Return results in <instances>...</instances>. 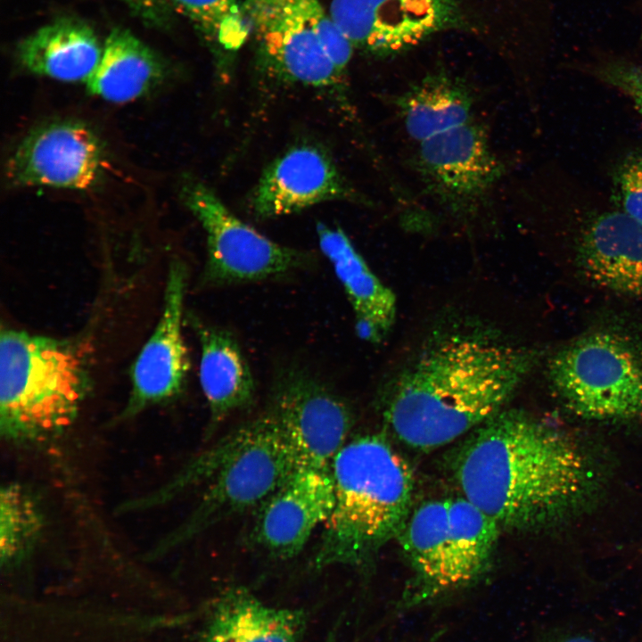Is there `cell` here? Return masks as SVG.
I'll use <instances>...</instances> for the list:
<instances>
[{
	"label": "cell",
	"mask_w": 642,
	"mask_h": 642,
	"mask_svg": "<svg viewBox=\"0 0 642 642\" xmlns=\"http://www.w3.org/2000/svg\"><path fill=\"white\" fill-rule=\"evenodd\" d=\"M462 496L501 531L551 528L583 514L605 476L590 449L520 409H502L473 431L454 467Z\"/></svg>",
	"instance_id": "obj_1"
},
{
	"label": "cell",
	"mask_w": 642,
	"mask_h": 642,
	"mask_svg": "<svg viewBox=\"0 0 642 642\" xmlns=\"http://www.w3.org/2000/svg\"><path fill=\"white\" fill-rule=\"evenodd\" d=\"M540 355L485 333L445 335L399 376L385 422L413 449L449 444L504 409Z\"/></svg>",
	"instance_id": "obj_2"
},
{
	"label": "cell",
	"mask_w": 642,
	"mask_h": 642,
	"mask_svg": "<svg viewBox=\"0 0 642 642\" xmlns=\"http://www.w3.org/2000/svg\"><path fill=\"white\" fill-rule=\"evenodd\" d=\"M330 471L334 505L313 566L364 568L404 527L412 511L413 472L389 442L375 434L347 441Z\"/></svg>",
	"instance_id": "obj_3"
},
{
	"label": "cell",
	"mask_w": 642,
	"mask_h": 642,
	"mask_svg": "<svg viewBox=\"0 0 642 642\" xmlns=\"http://www.w3.org/2000/svg\"><path fill=\"white\" fill-rule=\"evenodd\" d=\"M92 388L87 349L74 339L2 328L0 434L29 443L62 432Z\"/></svg>",
	"instance_id": "obj_4"
},
{
	"label": "cell",
	"mask_w": 642,
	"mask_h": 642,
	"mask_svg": "<svg viewBox=\"0 0 642 642\" xmlns=\"http://www.w3.org/2000/svg\"><path fill=\"white\" fill-rule=\"evenodd\" d=\"M296 468L282 432L265 409L179 471L185 485L206 482L207 486L193 513L161 548L178 545L219 521L261 506Z\"/></svg>",
	"instance_id": "obj_5"
},
{
	"label": "cell",
	"mask_w": 642,
	"mask_h": 642,
	"mask_svg": "<svg viewBox=\"0 0 642 642\" xmlns=\"http://www.w3.org/2000/svg\"><path fill=\"white\" fill-rule=\"evenodd\" d=\"M498 524L463 496L411 511L398 538L413 572L403 602L412 606L465 588L487 570Z\"/></svg>",
	"instance_id": "obj_6"
},
{
	"label": "cell",
	"mask_w": 642,
	"mask_h": 642,
	"mask_svg": "<svg viewBox=\"0 0 642 642\" xmlns=\"http://www.w3.org/2000/svg\"><path fill=\"white\" fill-rule=\"evenodd\" d=\"M243 4L265 75L312 88L342 86L354 47L319 0H245Z\"/></svg>",
	"instance_id": "obj_7"
},
{
	"label": "cell",
	"mask_w": 642,
	"mask_h": 642,
	"mask_svg": "<svg viewBox=\"0 0 642 642\" xmlns=\"http://www.w3.org/2000/svg\"><path fill=\"white\" fill-rule=\"evenodd\" d=\"M547 371L554 391L580 416L642 418V336L632 331L588 332L558 350Z\"/></svg>",
	"instance_id": "obj_8"
},
{
	"label": "cell",
	"mask_w": 642,
	"mask_h": 642,
	"mask_svg": "<svg viewBox=\"0 0 642 642\" xmlns=\"http://www.w3.org/2000/svg\"><path fill=\"white\" fill-rule=\"evenodd\" d=\"M183 198L206 235L205 284L263 281L284 276L309 262L308 252L277 243L237 218L203 183L189 180L184 185Z\"/></svg>",
	"instance_id": "obj_9"
},
{
	"label": "cell",
	"mask_w": 642,
	"mask_h": 642,
	"mask_svg": "<svg viewBox=\"0 0 642 642\" xmlns=\"http://www.w3.org/2000/svg\"><path fill=\"white\" fill-rule=\"evenodd\" d=\"M414 169L436 203L465 218L487 206L506 171L485 128L473 119L419 143Z\"/></svg>",
	"instance_id": "obj_10"
},
{
	"label": "cell",
	"mask_w": 642,
	"mask_h": 642,
	"mask_svg": "<svg viewBox=\"0 0 642 642\" xmlns=\"http://www.w3.org/2000/svg\"><path fill=\"white\" fill-rule=\"evenodd\" d=\"M266 409L297 468L330 469L353 424L352 412L341 396L312 374L294 367L278 375Z\"/></svg>",
	"instance_id": "obj_11"
},
{
	"label": "cell",
	"mask_w": 642,
	"mask_h": 642,
	"mask_svg": "<svg viewBox=\"0 0 642 642\" xmlns=\"http://www.w3.org/2000/svg\"><path fill=\"white\" fill-rule=\"evenodd\" d=\"M329 13L354 48L378 55L407 50L459 15L455 0H332Z\"/></svg>",
	"instance_id": "obj_12"
},
{
	"label": "cell",
	"mask_w": 642,
	"mask_h": 642,
	"mask_svg": "<svg viewBox=\"0 0 642 642\" xmlns=\"http://www.w3.org/2000/svg\"><path fill=\"white\" fill-rule=\"evenodd\" d=\"M185 265H169L159 321L131 368V390L123 418L173 399L182 391L190 361L183 335Z\"/></svg>",
	"instance_id": "obj_13"
},
{
	"label": "cell",
	"mask_w": 642,
	"mask_h": 642,
	"mask_svg": "<svg viewBox=\"0 0 642 642\" xmlns=\"http://www.w3.org/2000/svg\"><path fill=\"white\" fill-rule=\"evenodd\" d=\"M103 164L95 133L84 124L62 121L28 135L8 161L7 177L20 186L81 190L99 180Z\"/></svg>",
	"instance_id": "obj_14"
},
{
	"label": "cell",
	"mask_w": 642,
	"mask_h": 642,
	"mask_svg": "<svg viewBox=\"0 0 642 642\" xmlns=\"http://www.w3.org/2000/svg\"><path fill=\"white\" fill-rule=\"evenodd\" d=\"M330 201L366 202L326 151L300 144L265 168L251 192L250 207L255 217L267 219Z\"/></svg>",
	"instance_id": "obj_15"
},
{
	"label": "cell",
	"mask_w": 642,
	"mask_h": 642,
	"mask_svg": "<svg viewBox=\"0 0 642 642\" xmlns=\"http://www.w3.org/2000/svg\"><path fill=\"white\" fill-rule=\"evenodd\" d=\"M580 214L572 244L581 275L602 290L642 298V224L612 206Z\"/></svg>",
	"instance_id": "obj_16"
},
{
	"label": "cell",
	"mask_w": 642,
	"mask_h": 642,
	"mask_svg": "<svg viewBox=\"0 0 642 642\" xmlns=\"http://www.w3.org/2000/svg\"><path fill=\"white\" fill-rule=\"evenodd\" d=\"M333 505L330 469L296 468L260 506L252 540L277 559H291L325 524Z\"/></svg>",
	"instance_id": "obj_17"
},
{
	"label": "cell",
	"mask_w": 642,
	"mask_h": 642,
	"mask_svg": "<svg viewBox=\"0 0 642 642\" xmlns=\"http://www.w3.org/2000/svg\"><path fill=\"white\" fill-rule=\"evenodd\" d=\"M317 235L320 250L352 307L359 334L371 342H381L395 323L394 293L370 269L341 228L318 223Z\"/></svg>",
	"instance_id": "obj_18"
},
{
	"label": "cell",
	"mask_w": 642,
	"mask_h": 642,
	"mask_svg": "<svg viewBox=\"0 0 642 642\" xmlns=\"http://www.w3.org/2000/svg\"><path fill=\"white\" fill-rule=\"evenodd\" d=\"M201 347L199 379L210 411V432L255 399L256 385L235 337L226 329L191 318Z\"/></svg>",
	"instance_id": "obj_19"
},
{
	"label": "cell",
	"mask_w": 642,
	"mask_h": 642,
	"mask_svg": "<svg viewBox=\"0 0 642 642\" xmlns=\"http://www.w3.org/2000/svg\"><path fill=\"white\" fill-rule=\"evenodd\" d=\"M103 50L94 29L85 21L62 18L21 40L17 57L29 71L64 82H87Z\"/></svg>",
	"instance_id": "obj_20"
},
{
	"label": "cell",
	"mask_w": 642,
	"mask_h": 642,
	"mask_svg": "<svg viewBox=\"0 0 642 642\" xmlns=\"http://www.w3.org/2000/svg\"><path fill=\"white\" fill-rule=\"evenodd\" d=\"M306 624L304 610L273 607L250 589L233 587L217 599L203 642H300Z\"/></svg>",
	"instance_id": "obj_21"
},
{
	"label": "cell",
	"mask_w": 642,
	"mask_h": 642,
	"mask_svg": "<svg viewBox=\"0 0 642 642\" xmlns=\"http://www.w3.org/2000/svg\"><path fill=\"white\" fill-rule=\"evenodd\" d=\"M474 103L470 86L442 70L427 75L395 99L407 134L419 143L471 121Z\"/></svg>",
	"instance_id": "obj_22"
},
{
	"label": "cell",
	"mask_w": 642,
	"mask_h": 642,
	"mask_svg": "<svg viewBox=\"0 0 642 642\" xmlns=\"http://www.w3.org/2000/svg\"><path fill=\"white\" fill-rule=\"evenodd\" d=\"M157 54L130 30L113 29L103 44L100 62L86 82L89 93L112 103L135 100L163 76Z\"/></svg>",
	"instance_id": "obj_23"
},
{
	"label": "cell",
	"mask_w": 642,
	"mask_h": 642,
	"mask_svg": "<svg viewBox=\"0 0 642 642\" xmlns=\"http://www.w3.org/2000/svg\"><path fill=\"white\" fill-rule=\"evenodd\" d=\"M43 529V514L33 496L21 485L9 483L0 491V558L2 564L21 560L35 546Z\"/></svg>",
	"instance_id": "obj_24"
},
{
	"label": "cell",
	"mask_w": 642,
	"mask_h": 642,
	"mask_svg": "<svg viewBox=\"0 0 642 642\" xmlns=\"http://www.w3.org/2000/svg\"><path fill=\"white\" fill-rule=\"evenodd\" d=\"M188 17L222 50H238L251 35L238 0H166Z\"/></svg>",
	"instance_id": "obj_25"
},
{
	"label": "cell",
	"mask_w": 642,
	"mask_h": 642,
	"mask_svg": "<svg viewBox=\"0 0 642 642\" xmlns=\"http://www.w3.org/2000/svg\"><path fill=\"white\" fill-rule=\"evenodd\" d=\"M611 206L642 224V146L625 152L610 174Z\"/></svg>",
	"instance_id": "obj_26"
},
{
	"label": "cell",
	"mask_w": 642,
	"mask_h": 642,
	"mask_svg": "<svg viewBox=\"0 0 642 642\" xmlns=\"http://www.w3.org/2000/svg\"><path fill=\"white\" fill-rule=\"evenodd\" d=\"M593 75L626 96L642 116V67L623 60L597 64Z\"/></svg>",
	"instance_id": "obj_27"
},
{
	"label": "cell",
	"mask_w": 642,
	"mask_h": 642,
	"mask_svg": "<svg viewBox=\"0 0 642 642\" xmlns=\"http://www.w3.org/2000/svg\"><path fill=\"white\" fill-rule=\"evenodd\" d=\"M144 22L153 27H164L169 21L166 0H117Z\"/></svg>",
	"instance_id": "obj_28"
},
{
	"label": "cell",
	"mask_w": 642,
	"mask_h": 642,
	"mask_svg": "<svg viewBox=\"0 0 642 642\" xmlns=\"http://www.w3.org/2000/svg\"><path fill=\"white\" fill-rule=\"evenodd\" d=\"M551 642H597L591 637L581 633H567L560 635Z\"/></svg>",
	"instance_id": "obj_29"
}]
</instances>
